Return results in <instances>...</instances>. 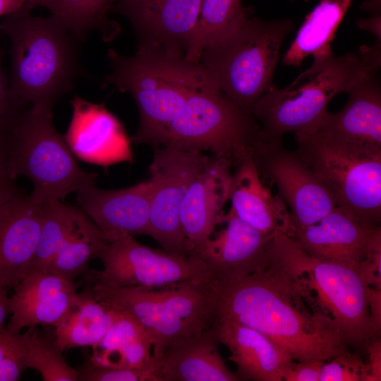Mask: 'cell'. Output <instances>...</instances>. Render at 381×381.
<instances>
[{
    "label": "cell",
    "instance_id": "obj_1",
    "mask_svg": "<svg viewBox=\"0 0 381 381\" xmlns=\"http://www.w3.org/2000/svg\"><path fill=\"white\" fill-rule=\"evenodd\" d=\"M215 320L263 334L294 361H327L349 351L332 319L315 310L270 251L267 264L247 274L210 279Z\"/></svg>",
    "mask_w": 381,
    "mask_h": 381
},
{
    "label": "cell",
    "instance_id": "obj_2",
    "mask_svg": "<svg viewBox=\"0 0 381 381\" xmlns=\"http://www.w3.org/2000/svg\"><path fill=\"white\" fill-rule=\"evenodd\" d=\"M107 55L111 72L107 82L130 93L138 109L139 126L131 138L135 144L160 147L189 95L215 86L202 66L181 52L138 44L133 56L111 49Z\"/></svg>",
    "mask_w": 381,
    "mask_h": 381
},
{
    "label": "cell",
    "instance_id": "obj_3",
    "mask_svg": "<svg viewBox=\"0 0 381 381\" xmlns=\"http://www.w3.org/2000/svg\"><path fill=\"white\" fill-rule=\"evenodd\" d=\"M30 11L23 6L0 23L11 42L10 91L23 107L53 105L78 75L77 40L52 16H34Z\"/></svg>",
    "mask_w": 381,
    "mask_h": 381
},
{
    "label": "cell",
    "instance_id": "obj_4",
    "mask_svg": "<svg viewBox=\"0 0 381 381\" xmlns=\"http://www.w3.org/2000/svg\"><path fill=\"white\" fill-rule=\"evenodd\" d=\"M312 56L311 66L289 85L278 89L272 84L253 105L250 114L260 127V140L282 138L289 132H314L330 100L376 70L354 53L335 55L330 44Z\"/></svg>",
    "mask_w": 381,
    "mask_h": 381
},
{
    "label": "cell",
    "instance_id": "obj_5",
    "mask_svg": "<svg viewBox=\"0 0 381 381\" xmlns=\"http://www.w3.org/2000/svg\"><path fill=\"white\" fill-rule=\"evenodd\" d=\"M270 250L308 304L332 319L346 345L365 349L373 340L370 286L356 269L314 258L281 231L274 234Z\"/></svg>",
    "mask_w": 381,
    "mask_h": 381
},
{
    "label": "cell",
    "instance_id": "obj_6",
    "mask_svg": "<svg viewBox=\"0 0 381 381\" xmlns=\"http://www.w3.org/2000/svg\"><path fill=\"white\" fill-rule=\"evenodd\" d=\"M87 282L86 289L95 300L111 310L130 314L143 325L157 360L173 340L203 331L214 322L210 279L148 287H112Z\"/></svg>",
    "mask_w": 381,
    "mask_h": 381
},
{
    "label": "cell",
    "instance_id": "obj_7",
    "mask_svg": "<svg viewBox=\"0 0 381 381\" xmlns=\"http://www.w3.org/2000/svg\"><path fill=\"white\" fill-rule=\"evenodd\" d=\"M293 28L291 19L265 21L249 16L234 34L205 47L199 63L220 91L251 114L272 84L280 47Z\"/></svg>",
    "mask_w": 381,
    "mask_h": 381
},
{
    "label": "cell",
    "instance_id": "obj_8",
    "mask_svg": "<svg viewBox=\"0 0 381 381\" xmlns=\"http://www.w3.org/2000/svg\"><path fill=\"white\" fill-rule=\"evenodd\" d=\"M295 151L334 199L363 222L380 225L381 147L320 133H294Z\"/></svg>",
    "mask_w": 381,
    "mask_h": 381
},
{
    "label": "cell",
    "instance_id": "obj_9",
    "mask_svg": "<svg viewBox=\"0 0 381 381\" xmlns=\"http://www.w3.org/2000/svg\"><path fill=\"white\" fill-rule=\"evenodd\" d=\"M52 107L38 103L25 109L7 137L12 176L31 181L30 196L40 204L63 201L70 193L95 184L97 176L80 169L54 126Z\"/></svg>",
    "mask_w": 381,
    "mask_h": 381
},
{
    "label": "cell",
    "instance_id": "obj_10",
    "mask_svg": "<svg viewBox=\"0 0 381 381\" xmlns=\"http://www.w3.org/2000/svg\"><path fill=\"white\" fill-rule=\"evenodd\" d=\"M260 132L251 114L212 86L189 95L160 147L207 151L236 167L252 156Z\"/></svg>",
    "mask_w": 381,
    "mask_h": 381
},
{
    "label": "cell",
    "instance_id": "obj_11",
    "mask_svg": "<svg viewBox=\"0 0 381 381\" xmlns=\"http://www.w3.org/2000/svg\"><path fill=\"white\" fill-rule=\"evenodd\" d=\"M108 237L97 256L103 270H89L85 274L87 281L112 287H148L210 279L205 263L197 255L152 248L126 234Z\"/></svg>",
    "mask_w": 381,
    "mask_h": 381
},
{
    "label": "cell",
    "instance_id": "obj_12",
    "mask_svg": "<svg viewBox=\"0 0 381 381\" xmlns=\"http://www.w3.org/2000/svg\"><path fill=\"white\" fill-rule=\"evenodd\" d=\"M252 159L261 179L276 186L288 208L292 228L313 224L337 207L296 152L284 147L282 138L260 140Z\"/></svg>",
    "mask_w": 381,
    "mask_h": 381
},
{
    "label": "cell",
    "instance_id": "obj_13",
    "mask_svg": "<svg viewBox=\"0 0 381 381\" xmlns=\"http://www.w3.org/2000/svg\"><path fill=\"white\" fill-rule=\"evenodd\" d=\"M210 157L168 147L154 148L149 167L152 186L149 236L167 251L188 255L179 219L181 205L190 181Z\"/></svg>",
    "mask_w": 381,
    "mask_h": 381
},
{
    "label": "cell",
    "instance_id": "obj_14",
    "mask_svg": "<svg viewBox=\"0 0 381 381\" xmlns=\"http://www.w3.org/2000/svg\"><path fill=\"white\" fill-rule=\"evenodd\" d=\"M71 104L73 115L64 138L76 158L104 168L133 162L131 138L112 113L78 96Z\"/></svg>",
    "mask_w": 381,
    "mask_h": 381
},
{
    "label": "cell",
    "instance_id": "obj_15",
    "mask_svg": "<svg viewBox=\"0 0 381 381\" xmlns=\"http://www.w3.org/2000/svg\"><path fill=\"white\" fill-rule=\"evenodd\" d=\"M231 167L229 162L210 156L186 190L179 219L189 255H197L222 223L229 198Z\"/></svg>",
    "mask_w": 381,
    "mask_h": 381
},
{
    "label": "cell",
    "instance_id": "obj_16",
    "mask_svg": "<svg viewBox=\"0 0 381 381\" xmlns=\"http://www.w3.org/2000/svg\"><path fill=\"white\" fill-rule=\"evenodd\" d=\"M380 233V225L363 222L336 207L318 222L286 234L311 256L356 270Z\"/></svg>",
    "mask_w": 381,
    "mask_h": 381
},
{
    "label": "cell",
    "instance_id": "obj_17",
    "mask_svg": "<svg viewBox=\"0 0 381 381\" xmlns=\"http://www.w3.org/2000/svg\"><path fill=\"white\" fill-rule=\"evenodd\" d=\"M202 0H117L114 11L127 18L139 44L158 46L185 54L197 23Z\"/></svg>",
    "mask_w": 381,
    "mask_h": 381
},
{
    "label": "cell",
    "instance_id": "obj_18",
    "mask_svg": "<svg viewBox=\"0 0 381 381\" xmlns=\"http://www.w3.org/2000/svg\"><path fill=\"white\" fill-rule=\"evenodd\" d=\"M222 229L197 253L205 263L210 279L244 275L265 266L274 234H265L240 219L229 209Z\"/></svg>",
    "mask_w": 381,
    "mask_h": 381
},
{
    "label": "cell",
    "instance_id": "obj_19",
    "mask_svg": "<svg viewBox=\"0 0 381 381\" xmlns=\"http://www.w3.org/2000/svg\"><path fill=\"white\" fill-rule=\"evenodd\" d=\"M44 217V204L20 191L0 208V288H13L30 270Z\"/></svg>",
    "mask_w": 381,
    "mask_h": 381
},
{
    "label": "cell",
    "instance_id": "obj_20",
    "mask_svg": "<svg viewBox=\"0 0 381 381\" xmlns=\"http://www.w3.org/2000/svg\"><path fill=\"white\" fill-rule=\"evenodd\" d=\"M79 284L49 271H29L8 297L11 318L6 329L20 333L39 325H54L64 314Z\"/></svg>",
    "mask_w": 381,
    "mask_h": 381
},
{
    "label": "cell",
    "instance_id": "obj_21",
    "mask_svg": "<svg viewBox=\"0 0 381 381\" xmlns=\"http://www.w3.org/2000/svg\"><path fill=\"white\" fill-rule=\"evenodd\" d=\"M152 186L149 180L118 190L95 184L76 192L78 207L107 234L149 236Z\"/></svg>",
    "mask_w": 381,
    "mask_h": 381
},
{
    "label": "cell",
    "instance_id": "obj_22",
    "mask_svg": "<svg viewBox=\"0 0 381 381\" xmlns=\"http://www.w3.org/2000/svg\"><path fill=\"white\" fill-rule=\"evenodd\" d=\"M211 327L219 344L229 349L239 380H283L294 360L267 337L229 320H215Z\"/></svg>",
    "mask_w": 381,
    "mask_h": 381
},
{
    "label": "cell",
    "instance_id": "obj_23",
    "mask_svg": "<svg viewBox=\"0 0 381 381\" xmlns=\"http://www.w3.org/2000/svg\"><path fill=\"white\" fill-rule=\"evenodd\" d=\"M377 71L366 73L346 92L345 106L337 113L327 111L313 133L381 147V87Z\"/></svg>",
    "mask_w": 381,
    "mask_h": 381
},
{
    "label": "cell",
    "instance_id": "obj_24",
    "mask_svg": "<svg viewBox=\"0 0 381 381\" xmlns=\"http://www.w3.org/2000/svg\"><path fill=\"white\" fill-rule=\"evenodd\" d=\"M211 326L173 340L159 360L160 381H238L219 351Z\"/></svg>",
    "mask_w": 381,
    "mask_h": 381
},
{
    "label": "cell",
    "instance_id": "obj_25",
    "mask_svg": "<svg viewBox=\"0 0 381 381\" xmlns=\"http://www.w3.org/2000/svg\"><path fill=\"white\" fill-rule=\"evenodd\" d=\"M229 200L236 216L263 234H286L292 228L286 205L264 185L252 156L235 167Z\"/></svg>",
    "mask_w": 381,
    "mask_h": 381
},
{
    "label": "cell",
    "instance_id": "obj_26",
    "mask_svg": "<svg viewBox=\"0 0 381 381\" xmlns=\"http://www.w3.org/2000/svg\"><path fill=\"white\" fill-rule=\"evenodd\" d=\"M92 349L88 363L97 367L145 368L159 364L152 353L150 336L135 318L125 312L114 310L110 327Z\"/></svg>",
    "mask_w": 381,
    "mask_h": 381
},
{
    "label": "cell",
    "instance_id": "obj_27",
    "mask_svg": "<svg viewBox=\"0 0 381 381\" xmlns=\"http://www.w3.org/2000/svg\"><path fill=\"white\" fill-rule=\"evenodd\" d=\"M114 319V310L95 300L85 288L76 293L69 307L53 325L54 341L63 352L94 346L104 337Z\"/></svg>",
    "mask_w": 381,
    "mask_h": 381
},
{
    "label": "cell",
    "instance_id": "obj_28",
    "mask_svg": "<svg viewBox=\"0 0 381 381\" xmlns=\"http://www.w3.org/2000/svg\"><path fill=\"white\" fill-rule=\"evenodd\" d=\"M352 0H322L306 16L283 62L298 67L303 59L332 41Z\"/></svg>",
    "mask_w": 381,
    "mask_h": 381
},
{
    "label": "cell",
    "instance_id": "obj_29",
    "mask_svg": "<svg viewBox=\"0 0 381 381\" xmlns=\"http://www.w3.org/2000/svg\"><path fill=\"white\" fill-rule=\"evenodd\" d=\"M249 16L241 0H202L197 23L186 50V59L199 63L205 47L234 34Z\"/></svg>",
    "mask_w": 381,
    "mask_h": 381
},
{
    "label": "cell",
    "instance_id": "obj_30",
    "mask_svg": "<svg viewBox=\"0 0 381 381\" xmlns=\"http://www.w3.org/2000/svg\"><path fill=\"white\" fill-rule=\"evenodd\" d=\"M108 241V235L80 209L71 232L48 271L73 281L86 274L90 261L97 258Z\"/></svg>",
    "mask_w": 381,
    "mask_h": 381
},
{
    "label": "cell",
    "instance_id": "obj_31",
    "mask_svg": "<svg viewBox=\"0 0 381 381\" xmlns=\"http://www.w3.org/2000/svg\"><path fill=\"white\" fill-rule=\"evenodd\" d=\"M44 205L40 241L29 271H48L71 232L80 210L78 207L59 200L49 201Z\"/></svg>",
    "mask_w": 381,
    "mask_h": 381
},
{
    "label": "cell",
    "instance_id": "obj_32",
    "mask_svg": "<svg viewBox=\"0 0 381 381\" xmlns=\"http://www.w3.org/2000/svg\"><path fill=\"white\" fill-rule=\"evenodd\" d=\"M27 368L37 370L44 381H77V370L72 368L53 341L44 337L35 327L23 334Z\"/></svg>",
    "mask_w": 381,
    "mask_h": 381
},
{
    "label": "cell",
    "instance_id": "obj_33",
    "mask_svg": "<svg viewBox=\"0 0 381 381\" xmlns=\"http://www.w3.org/2000/svg\"><path fill=\"white\" fill-rule=\"evenodd\" d=\"M49 11L77 40L101 22L93 0H55Z\"/></svg>",
    "mask_w": 381,
    "mask_h": 381
},
{
    "label": "cell",
    "instance_id": "obj_34",
    "mask_svg": "<svg viewBox=\"0 0 381 381\" xmlns=\"http://www.w3.org/2000/svg\"><path fill=\"white\" fill-rule=\"evenodd\" d=\"M157 366L145 368H107L87 363L77 370L80 381H160Z\"/></svg>",
    "mask_w": 381,
    "mask_h": 381
},
{
    "label": "cell",
    "instance_id": "obj_35",
    "mask_svg": "<svg viewBox=\"0 0 381 381\" xmlns=\"http://www.w3.org/2000/svg\"><path fill=\"white\" fill-rule=\"evenodd\" d=\"M25 355L23 334L11 333L5 327L0 333V381L15 379L20 374Z\"/></svg>",
    "mask_w": 381,
    "mask_h": 381
},
{
    "label": "cell",
    "instance_id": "obj_36",
    "mask_svg": "<svg viewBox=\"0 0 381 381\" xmlns=\"http://www.w3.org/2000/svg\"><path fill=\"white\" fill-rule=\"evenodd\" d=\"M364 363L349 351L322 363L320 381H361Z\"/></svg>",
    "mask_w": 381,
    "mask_h": 381
},
{
    "label": "cell",
    "instance_id": "obj_37",
    "mask_svg": "<svg viewBox=\"0 0 381 381\" xmlns=\"http://www.w3.org/2000/svg\"><path fill=\"white\" fill-rule=\"evenodd\" d=\"M25 109L12 97L0 59V138L8 135Z\"/></svg>",
    "mask_w": 381,
    "mask_h": 381
},
{
    "label": "cell",
    "instance_id": "obj_38",
    "mask_svg": "<svg viewBox=\"0 0 381 381\" xmlns=\"http://www.w3.org/2000/svg\"><path fill=\"white\" fill-rule=\"evenodd\" d=\"M356 272L368 286L381 289V233L375 238L365 259Z\"/></svg>",
    "mask_w": 381,
    "mask_h": 381
},
{
    "label": "cell",
    "instance_id": "obj_39",
    "mask_svg": "<svg viewBox=\"0 0 381 381\" xmlns=\"http://www.w3.org/2000/svg\"><path fill=\"white\" fill-rule=\"evenodd\" d=\"M7 137L0 138V208L20 192L10 169Z\"/></svg>",
    "mask_w": 381,
    "mask_h": 381
},
{
    "label": "cell",
    "instance_id": "obj_40",
    "mask_svg": "<svg viewBox=\"0 0 381 381\" xmlns=\"http://www.w3.org/2000/svg\"><path fill=\"white\" fill-rule=\"evenodd\" d=\"M320 361H293L286 372L283 381H320Z\"/></svg>",
    "mask_w": 381,
    "mask_h": 381
},
{
    "label": "cell",
    "instance_id": "obj_41",
    "mask_svg": "<svg viewBox=\"0 0 381 381\" xmlns=\"http://www.w3.org/2000/svg\"><path fill=\"white\" fill-rule=\"evenodd\" d=\"M368 363H364L361 381L381 380V342L380 339L370 341L365 347Z\"/></svg>",
    "mask_w": 381,
    "mask_h": 381
},
{
    "label": "cell",
    "instance_id": "obj_42",
    "mask_svg": "<svg viewBox=\"0 0 381 381\" xmlns=\"http://www.w3.org/2000/svg\"><path fill=\"white\" fill-rule=\"evenodd\" d=\"M369 313L373 340L380 338L381 330V289L370 287Z\"/></svg>",
    "mask_w": 381,
    "mask_h": 381
},
{
    "label": "cell",
    "instance_id": "obj_43",
    "mask_svg": "<svg viewBox=\"0 0 381 381\" xmlns=\"http://www.w3.org/2000/svg\"><path fill=\"white\" fill-rule=\"evenodd\" d=\"M28 0H0V17L14 13L25 6Z\"/></svg>",
    "mask_w": 381,
    "mask_h": 381
},
{
    "label": "cell",
    "instance_id": "obj_44",
    "mask_svg": "<svg viewBox=\"0 0 381 381\" xmlns=\"http://www.w3.org/2000/svg\"><path fill=\"white\" fill-rule=\"evenodd\" d=\"M8 289L0 288V333L5 329L4 322L9 315Z\"/></svg>",
    "mask_w": 381,
    "mask_h": 381
},
{
    "label": "cell",
    "instance_id": "obj_45",
    "mask_svg": "<svg viewBox=\"0 0 381 381\" xmlns=\"http://www.w3.org/2000/svg\"><path fill=\"white\" fill-rule=\"evenodd\" d=\"M54 1L55 0H28L24 6L30 10L35 6H44L50 11Z\"/></svg>",
    "mask_w": 381,
    "mask_h": 381
},
{
    "label": "cell",
    "instance_id": "obj_46",
    "mask_svg": "<svg viewBox=\"0 0 381 381\" xmlns=\"http://www.w3.org/2000/svg\"><path fill=\"white\" fill-rule=\"evenodd\" d=\"M93 1L97 11H99L100 21H102L103 18H104L105 14L107 12V0H93Z\"/></svg>",
    "mask_w": 381,
    "mask_h": 381
},
{
    "label": "cell",
    "instance_id": "obj_47",
    "mask_svg": "<svg viewBox=\"0 0 381 381\" xmlns=\"http://www.w3.org/2000/svg\"><path fill=\"white\" fill-rule=\"evenodd\" d=\"M116 0H107V10L108 11L110 7L112 6L113 3Z\"/></svg>",
    "mask_w": 381,
    "mask_h": 381
}]
</instances>
